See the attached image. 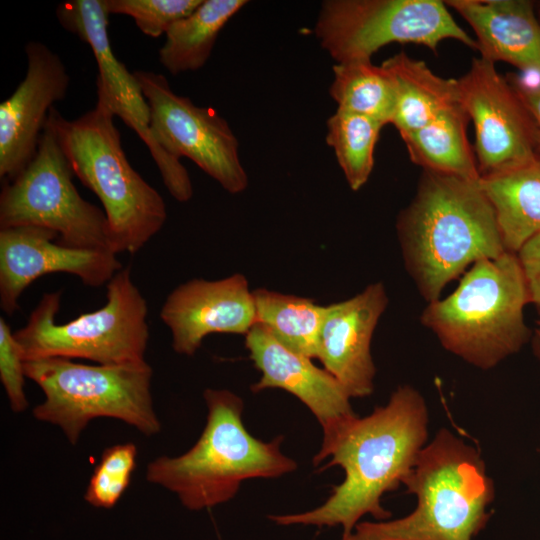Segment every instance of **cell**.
Instances as JSON below:
<instances>
[{
	"label": "cell",
	"mask_w": 540,
	"mask_h": 540,
	"mask_svg": "<svg viewBox=\"0 0 540 540\" xmlns=\"http://www.w3.org/2000/svg\"><path fill=\"white\" fill-rule=\"evenodd\" d=\"M415 509L396 520L359 522L341 540H473L495 497L479 452L447 429L423 447L403 484Z\"/></svg>",
	"instance_id": "obj_3"
},
{
	"label": "cell",
	"mask_w": 540,
	"mask_h": 540,
	"mask_svg": "<svg viewBox=\"0 0 540 540\" xmlns=\"http://www.w3.org/2000/svg\"><path fill=\"white\" fill-rule=\"evenodd\" d=\"M150 109V130L170 156L192 160L231 194L248 185L238 140L227 121L208 107L176 94L167 78L153 71L133 72Z\"/></svg>",
	"instance_id": "obj_11"
},
{
	"label": "cell",
	"mask_w": 540,
	"mask_h": 540,
	"mask_svg": "<svg viewBox=\"0 0 540 540\" xmlns=\"http://www.w3.org/2000/svg\"><path fill=\"white\" fill-rule=\"evenodd\" d=\"M206 425L197 442L177 457L160 456L146 468L147 481L175 493L187 509H208L232 499L241 483L296 470L281 452L282 437L263 442L242 421L243 400L225 389H206Z\"/></svg>",
	"instance_id": "obj_4"
},
{
	"label": "cell",
	"mask_w": 540,
	"mask_h": 540,
	"mask_svg": "<svg viewBox=\"0 0 540 540\" xmlns=\"http://www.w3.org/2000/svg\"><path fill=\"white\" fill-rule=\"evenodd\" d=\"M381 65L394 84L391 124L400 136L423 127L442 111L460 103L458 79L436 75L424 61L401 52Z\"/></svg>",
	"instance_id": "obj_20"
},
{
	"label": "cell",
	"mask_w": 540,
	"mask_h": 540,
	"mask_svg": "<svg viewBox=\"0 0 540 540\" xmlns=\"http://www.w3.org/2000/svg\"><path fill=\"white\" fill-rule=\"evenodd\" d=\"M506 251L517 253L540 233V157L509 171L481 176Z\"/></svg>",
	"instance_id": "obj_21"
},
{
	"label": "cell",
	"mask_w": 540,
	"mask_h": 540,
	"mask_svg": "<svg viewBox=\"0 0 540 540\" xmlns=\"http://www.w3.org/2000/svg\"><path fill=\"white\" fill-rule=\"evenodd\" d=\"M396 231L405 268L428 303L477 261L506 252L479 180L423 171Z\"/></svg>",
	"instance_id": "obj_2"
},
{
	"label": "cell",
	"mask_w": 540,
	"mask_h": 540,
	"mask_svg": "<svg viewBox=\"0 0 540 540\" xmlns=\"http://www.w3.org/2000/svg\"><path fill=\"white\" fill-rule=\"evenodd\" d=\"M252 293L256 323L289 350L317 358L325 306L309 298L264 288Z\"/></svg>",
	"instance_id": "obj_24"
},
{
	"label": "cell",
	"mask_w": 540,
	"mask_h": 540,
	"mask_svg": "<svg viewBox=\"0 0 540 540\" xmlns=\"http://www.w3.org/2000/svg\"><path fill=\"white\" fill-rule=\"evenodd\" d=\"M245 346L260 379L252 392L282 389L299 399L316 417L323 430L318 453L325 452L343 431L358 417L350 404V396L340 382L312 359L295 353L280 344L259 323L245 335Z\"/></svg>",
	"instance_id": "obj_16"
},
{
	"label": "cell",
	"mask_w": 540,
	"mask_h": 540,
	"mask_svg": "<svg viewBox=\"0 0 540 540\" xmlns=\"http://www.w3.org/2000/svg\"><path fill=\"white\" fill-rule=\"evenodd\" d=\"M73 176L50 111L33 160L2 188L0 229L41 227L61 245L112 252L104 210L82 198Z\"/></svg>",
	"instance_id": "obj_9"
},
{
	"label": "cell",
	"mask_w": 540,
	"mask_h": 540,
	"mask_svg": "<svg viewBox=\"0 0 540 540\" xmlns=\"http://www.w3.org/2000/svg\"><path fill=\"white\" fill-rule=\"evenodd\" d=\"M516 255L524 274L530 304L540 316V233L528 240Z\"/></svg>",
	"instance_id": "obj_30"
},
{
	"label": "cell",
	"mask_w": 540,
	"mask_h": 540,
	"mask_svg": "<svg viewBox=\"0 0 540 540\" xmlns=\"http://www.w3.org/2000/svg\"><path fill=\"white\" fill-rule=\"evenodd\" d=\"M529 293L516 253L474 263L447 297L429 302L424 327L467 363L488 370L532 339L524 308Z\"/></svg>",
	"instance_id": "obj_5"
},
{
	"label": "cell",
	"mask_w": 540,
	"mask_h": 540,
	"mask_svg": "<svg viewBox=\"0 0 540 540\" xmlns=\"http://www.w3.org/2000/svg\"><path fill=\"white\" fill-rule=\"evenodd\" d=\"M25 54V77L0 105V178L5 183L33 160L49 113L70 85L63 61L46 44L30 41Z\"/></svg>",
	"instance_id": "obj_15"
},
{
	"label": "cell",
	"mask_w": 540,
	"mask_h": 540,
	"mask_svg": "<svg viewBox=\"0 0 540 540\" xmlns=\"http://www.w3.org/2000/svg\"><path fill=\"white\" fill-rule=\"evenodd\" d=\"M55 239L56 232L41 227L0 229V307L6 314H13L24 290L46 274L68 273L100 287L123 268L112 252L71 248Z\"/></svg>",
	"instance_id": "obj_14"
},
{
	"label": "cell",
	"mask_w": 540,
	"mask_h": 540,
	"mask_svg": "<svg viewBox=\"0 0 540 540\" xmlns=\"http://www.w3.org/2000/svg\"><path fill=\"white\" fill-rule=\"evenodd\" d=\"M326 126V142L333 149L349 187L358 191L373 170L375 146L384 125L367 116L337 109Z\"/></svg>",
	"instance_id": "obj_26"
},
{
	"label": "cell",
	"mask_w": 540,
	"mask_h": 540,
	"mask_svg": "<svg viewBox=\"0 0 540 540\" xmlns=\"http://www.w3.org/2000/svg\"><path fill=\"white\" fill-rule=\"evenodd\" d=\"M329 93L339 110L391 124L395 90L391 76L371 61L336 63Z\"/></svg>",
	"instance_id": "obj_25"
},
{
	"label": "cell",
	"mask_w": 540,
	"mask_h": 540,
	"mask_svg": "<svg viewBox=\"0 0 540 540\" xmlns=\"http://www.w3.org/2000/svg\"><path fill=\"white\" fill-rule=\"evenodd\" d=\"M136 459L137 447L132 442L106 448L93 469L85 501L97 508L114 507L130 484Z\"/></svg>",
	"instance_id": "obj_27"
},
{
	"label": "cell",
	"mask_w": 540,
	"mask_h": 540,
	"mask_svg": "<svg viewBox=\"0 0 540 540\" xmlns=\"http://www.w3.org/2000/svg\"><path fill=\"white\" fill-rule=\"evenodd\" d=\"M458 83L460 103L474 125L480 176L516 169L540 157L532 120L494 62L474 58Z\"/></svg>",
	"instance_id": "obj_13"
},
{
	"label": "cell",
	"mask_w": 540,
	"mask_h": 540,
	"mask_svg": "<svg viewBox=\"0 0 540 540\" xmlns=\"http://www.w3.org/2000/svg\"><path fill=\"white\" fill-rule=\"evenodd\" d=\"M56 16L64 29L90 46L98 67L97 96L103 98L115 116L147 146L170 195L179 202L189 201L193 187L188 171L153 138L150 109L142 89L134 73L114 55L104 0H67L58 5Z\"/></svg>",
	"instance_id": "obj_12"
},
{
	"label": "cell",
	"mask_w": 540,
	"mask_h": 540,
	"mask_svg": "<svg viewBox=\"0 0 540 540\" xmlns=\"http://www.w3.org/2000/svg\"><path fill=\"white\" fill-rule=\"evenodd\" d=\"M472 27L482 58L540 77V20L529 0H448Z\"/></svg>",
	"instance_id": "obj_19"
},
{
	"label": "cell",
	"mask_w": 540,
	"mask_h": 540,
	"mask_svg": "<svg viewBox=\"0 0 540 540\" xmlns=\"http://www.w3.org/2000/svg\"><path fill=\"white\" fill-rule=\"evenodd\" d=\"M51 112L74 175L103 205L111 251L136 253L162 229L167 210L161 194L130 165L115 114L99 96L94 108L74 120L55 107Z\"/></svg>",
	"instance_id": "obj_6"
},
{
	"label": "cell",
	"mask_w": 540,
	"mask_h": 540,
	"mask_svg": "<svg viewBox=\"0 0 540 540\" xmlns=\"http://www.w3.org/2000/svg\"><path fill=\"white\" fill-rule=\"evenodd\" d=\"M61 295V291L44 293L26 324L14 332L25 362L51 357L87 359L99 365L145 361L148 306L129 267L106 284L104 306L58 324Z\"/></svg>",
	"instance_id": "obj_7"
},
{
	"label": "cell",
	"mask_w": 540,
	"mask_h": 540,
	"mask_svg": "<svg viewBox=\"0 0 540 540\" xmlns=\"http://www.w3.org/2000/svg\"><path fill=\"white\" fill-rule=\"evenodd\" d=\"M160 319L171 332L173 350L192 356L210 334L250 331L256 323L253 293L242 274L213 281L195 278L166 297Z\"/></svg>",
	"instance_id": "obj_17"
},
{
	"label": "cell",
	"mask_w": 540,
	"mask_h": 540,
	"mask_svg": "<svg viewBox=\"0 0 540 540\" xmlns=\"http://www.w3.org/2000/svg\"><path fill=\"white\" fill-rule=\"evenodd\" d=\"M538 18L540 20V2L537 4Z\"/></svg>",
	"instance_id": "obj_33"
},
{
	"label": "cell",
	"mask_w": 540,
	"mask_h": 540,
	"mask_svg": "<svg viewBox=\"0 0 540 540\" xmlns=\"http://www.w3.org/2000/svg\"><path fill=\"white\" fill-rule=\"evenodd\" d=\"M246 4V0H203L167 30L160 63L173 75L202 68L222 28Z\"/></svg>",
	"instance_id": "obj_23"
},
{
	"label": "cell",
	"mask_w": 540,
	"mask_h": 540,
	"mask_svg": "<svg viewBox=\"0 0 540 540\" xmlns=\"http://www.w3.org/2000/svg\"><path fill=\"white\" fill-rule=\"evenodd\" d=\"M203 0H104L107 12L132 17L147 36L165 35L176 21L190 15Z\"/></svg>",
	"instance_id": "obj_28"
},
{
	"label": "cell",
	"mask_w": 540,
	"mask_h": 540,
	"mask_svg": "<svg viewBox=\"0 0 540 540\" xmlns=\"http://www.w3.org/2000/svg\"><path fill=\"white\" fill-rule=\"evenodd\" d=\"M388 302L384 284L376 282L347 300L325 306L317 359L351 398L369 396L374 390L371 340Z\"/></svg>",
	"instance_id": "obj_18"
},
{
	"label": "cell",
	"mask_w": 540,
	"mask_h": 540,
	"mask_svg": "<svg viewBox=\"0 0 540 540\" xmlns=\"http://www.w3.org/2000/svg\"><path fill=\"white\" fill-rule=\"evenodd\" d=\"M20 346L8 323L0 317V380L5 389L10 408L24 411L29 403L24 392L25 369Z\"/></svg>",
	"instance_id": "obj_29"
},
{
	"label": "cell",
	"mask_w": 540,
	"mask_h": 540,
	"mask_svg": "<svg viewBox=\"0 0 540 540\" xmlns=\"http://www.w3.org/2000/svg\"><path fill=\"white\" fill-rule=\"evenodd\" d=\"M469 121L468 113L458 103L423 127L402 135L412 162L423 171L480 180L477 161L467 138Z\"/></svg>",
	"instance_id": "obj_22"
},
{
	"label": "cell",
	"mask_w": 540,
	"mask_h": 540,
	"mask_svg": "<svg viewBox=\"0 0 540 540\" xmlns=\"http://www.w3.org/2000/svg\"><path fill=\"white\" fill-rule=\"evenodd\" d=\"M532 348L535 355L540 359V320L537 321L535 331L532 335Z\"/></svg>",
	"instance_id": "obj_32"
},
{
	"label": "cell",
	"mask_w": 540,
	"mask_h": 540,
	"mask_svg": "<svg viewBox=\"0 0 540 540\" xmlns=\"http://www.w3.org/2000/svg\"><path fill=\"white\" fill-rule=\"evenodd\" d=\"M24 369L45 396L34 407L33 416L58 426L72 445L88 423L99 417L121 420L146 436L161 429L151 395L153 371L146 360L86 365L51 357L26 361Z\"/></svg>",
	"instance_id": "obj_8"
},
{
	"label": "cell",
	"mask_w": 540,
	"mask_h": 540,
	"mask_svg": "<svg viewBox=\"0 0 540 540\" xmlns=\"http://www.w3.org/2000/svg\"><path fill=\"white\" fill-rule=\"evenodd\" d=\"M507 78L532 120L540 150V80L530 84L517 76Z\"/></svg>",
	"instance_id": "obj_31"
},
{
	"label": "cell",
	"mask_w": 540,
	"mask_h": 540,
	"mask_svg": "<svg viewBox=\"0 0 540 540\" xmlns=\"http://www.w3.org/2000/svg\"><path fill=\"white\" fill-rule=\"evenodd\" d=\"M428 411L424 398L412 386L398 387L388 403L366 417H357L330 448L314 456L321 470L338 465L344 480L327 500L301 513L270 515L278 525L342 526V537L352 533L364 515L389 520L381 504L386 492L403 484L427 440Z\"/></svg>",
	"instance_id": "obj_1"
},
{
	"label": "cell",
	"mask_w": 540,
	"mask_h": 540,
	"mask_svg": "<svg viewBox=\"0 0 540 540\" xmlns=\"http://www.w3.org/2000/svg\"><path fill=\"white\" fill-rule=\"evenodd\" d=\"M320 45L336 61H371L391 43H414L437 51L439 43L454 39L477 49L438 0H326L314 27Z\"/></svg>",
	"instance_id": "obj_10"
}]
</instances>
